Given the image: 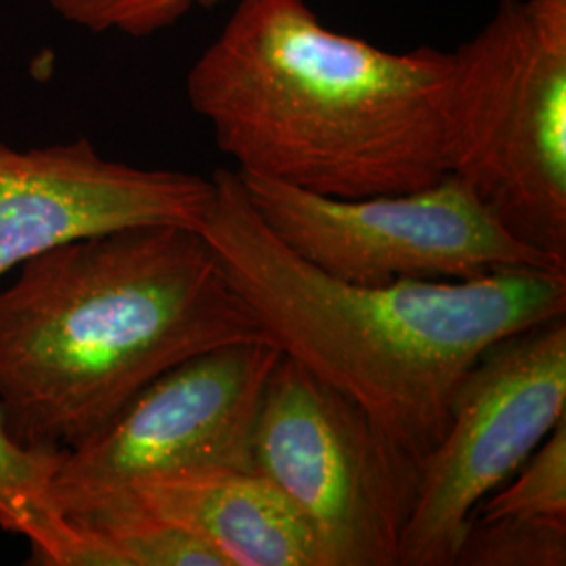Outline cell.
Returning a JSON list of instances; mask_svg holds the SVG:
<instances>
[{
    "label": "cell",
    "mask_w": 566,
    "mask_h": 566,
    "mask_svg": "<svg viewBox=\"0 0 566 566\" xmlns=\"http://www.w3.org/2000/svg\"><path fill=\"white\" fill-rule=\"evenodd\" d=\"M451 76V51H386L304 0H238L185 93L238 175L355 200L446 179Z\"/></svg>",
    "instance_id": "1"
},
{
    "label": "cell",
    "mask_w": 566,
    "mask_h": 566,
    "mask_svg": "<svg viewBox=\"0 0 566 566\" xmlns=\"http://www.w3.org/2000/svg\"><path fill=\"white\" fill-rule=\"evenodd\" d=\"M242 343L269 338L200 231L63 243L0 290V416L23 446L70 449L170 367Z\"/></svg>",
    "instance_id": "2"
},
{
    "label": "cell",
    "mask_w": 566,
    "mask_h": 566,
    "mask_svg": "<svg viewBox=\"0 0 566 566\" xmlns=\"http://www.w3.org/2000/svg\"><path fill=\"white\" fill-rule=\"evenodd\" d=\"M198 229L269 343L359 405L420 458L465 371L491 344L566 317V271L506 269L464 282H343L277 240L231 168Z\"/></svg>",
    "instance_id": "3"
},
{
    "label": "cell",
    "mask_w": 566,
    "mask_h": 566,
    "mask_svg": "<svg viewBox=\"0 0 566 566\" xmlns=\"http://www.w3.org/2000/svg\"><path fill=\"white\" fill-rule=\"evenodd\" d=\"M451 55L449 175L566 269V20L500 0Z\"/></svg>",
    "instance_id": "4"
},
{
    "label": "cell",
    "mask_w": 566,
    "mask_h": 566,
    "mask_svg": "<svg viewBox=\"0 0 566 566\" xmlns=\"http://www.w3.org/2000/svg\"><path fill=\"white\" fill-rule=\"evenodd\" d=\"M250 462L311 528L325 566H399L420 458L283 353L263 386Z\"/></svg>",
    "instance_id": "5"
},
{
    "label": "cell",
    "mask_w": 566,
    "mask_h": 566,
    "mask_svg": "<svg viewBox=\"0 0 566 566\" xmlns=\"http://www.w3.org/2000/svg\"><path fill=\"white\" fill-rule=\"evenodd\" d=\"M242 181L277 240L343 282H464L506 269L566 271L514 238L453 175L422 189L355 200L256 177Z\"/></svg>",
    "instance_id": "6"
},
{
    "label": "cell",
    "mask_w": 566,
    "mask_h": 566,
    "mask_svg": "<svg viewBox=\"0 0 566 566\" xmlns=\"http://www.w3.org/2000/svg\"><path fill=\"white\" fill-rule=\"evenodd\" d=\"M566 420V317L491 344L420 460L399 566H453L476 507Z\"/></svg>",
    "instance_id": "7"
},
{
    "label": "cell",
    "mask_w": 566,
    "mask_h": 566,
    "mask_svg": "<svg viewBox=\"0 0 566 566\" xmlns=\"http://www.w3.org/2000/svg\"><path fill=\"white\" fill-rule=\"evenodd\" d=\"M280 357L275 344H229L170 367L97 432L61 451L51 506L72 514L149 476L252 468V424Z\"/></svg>",
    "instance_id": "8"
},
{
    "label": "cell",
    "mask_w": 566,
    "mask_h": 566,
    "mask_svg": "<svg viewBox=\"0 0 566 566\" xmlns=\"http://www.w3.org/2000/svg\"><path fill=\"white\" fill-rule=\"evenodd\" d=\"M212 179L107 160L88 139L39 149L0 143V277L82 238L133 227L200 229Z\"/></svg>",
    "instance_id": "9"
},
{
    "label": "cell",
    "mask_w": 566,
    "mask_h": 566,
    "mask_svg": "<svg viewBox=\"0 0 566 566\" xmlns=\"http://www.w3.org/2000/svg\"><path fill=\"white\" fill-rule=\"evenodd\" d=\"M109 502L139 507L193 533L227 566H325L311 528L254 468L149 476L93 506Z\"/></svg>",
    "instance_id": "10"
},
{
    "label": "cell",
    "mask_w": 566,
    "mask_h": 566,
    "mask_svg": "<svg viewBox=\"0 0 566 566\" xmlns=\"http://www.w3.org/2000/svg\"><path fill=\"white\" fill-rule=\"evenodd\" d=\"M61 451L23 446L0 416V528L28 539L32 565H60L74 535L70 518L49 502Z\"/></svg>",
    "instance_id": "11"
},
{
    "label": "cell",
    "mask_w": 566,
    "mask_h": 566,
    "mask_svg": "<svg viewBox=\"0 0 566 566\" xmlns=\"http://www.w3.org/2000/svg\"><path fill=\"white\" fill-rule=\"evenodd\" d=\"M65 516L93 531L118 566H227L200 537L139 507L109 502Z\"/></svg>",
    "instance_id": "12"
},
{
    "label": "cell",
    "mask_w": 566,
    "mask_h": 566,
    "mask_svg": "<svg viewBox=\"0 0 566 566\" xmlns=\"http://www.w3.org/2000/svg\"><path fill=\"white\" fill-rule=\"evenodd\" d=\"M472 518L566 526V420L549 432L504 485L476 507Z\"/></svg>",
    "instance_id": "13"
},
{
    "label": "cell",
    "mask_w": 566,
    "mask_h": 566,
    "mask_svg": "<svg viewBox=\"0 0 566 566\" xmlns=\"http://www.w3.org/2000/svg\"><path fill=\"white\" fill-rule=\"evenodd\" d=\"M453 565L565 566L566 526L514 518H472Z\"/></svg>",
    "instance_id": "14"
},
{
    "label": "cell",
    "mask_w": 566,
    "mask_h": 566,
    "mask_svg": "<svg viewBox=\"0 0 566 566\" xmlns=\"http://www.w3.org/2000/svg\"><path fill=\"white\" fill-rule=\"evenodd\" d=\"M61 18L95 34L147 39L210 0H46Z\"/></svg>",
    "instance_id": "15"
},
{
    "label": "cell",
    "mask_w": 566,
    "mask_h": 566,
    "mask_svg": "<svg viewBox=\"0 0 566 566\" xmlns=\"http://www.w3.org/2000/svg\"><path fill=\"white\" fill-rule=\"evenodd\" d=\"M219 2H227V0H210V4H219Z\"/></svg>",
    "instance_id": "16"
}]
</instances>
